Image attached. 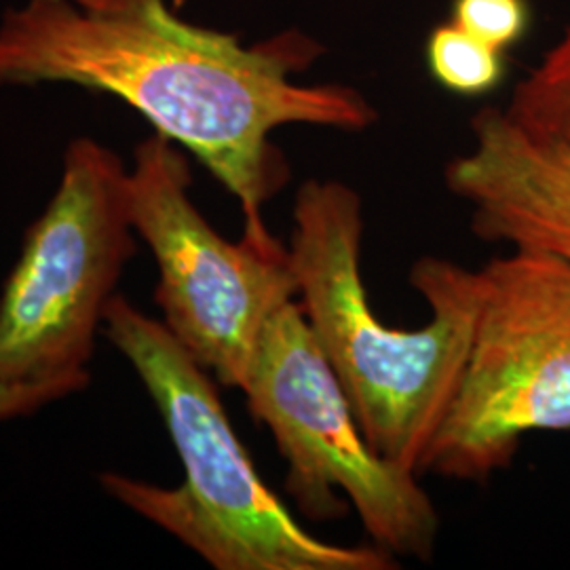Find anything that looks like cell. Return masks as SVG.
Instances as JSON below:
<instances>
[{
  "label": "cell",
  "instance_id": "6da1fadb",
  "mask_svg": "<svg viewBox=\"0 0 570 570\" xmlns=\"http://www.w3.org/2000/svg\"><path fill=\"white\" fill-rule=\"evenodd\" d=\"M315 53L298 37L245 47L165 0H26L0 21V87L63 82L119 98L239 202L244 233L273 239L263 207L285 178L273 131H364L379 119L353 87L292 79Z\"/></svg>",
  "mask_w": 570,
  "mask_h": 570
},
{
  "label": "cell",
  "instance_id": "7a4b0ae2",
  "mask_svg": "<svg viewBox=\"0 0 570 570\" xmlns=\"http://www.w3.org/2000/svg\"><path fill=\"white\" fill-rule=\"evenodd\" d=\"M362 239L357 190L338 180L301 186L287 252L306 324L370 446L421 473L468 370L482 277L449 258H419L410 284L431 306V322L397 330L367 301Z\"/></svg>",
  "mask_w": 570,
  "mask_h": 570
},
{
  "label": "cell",
  "instance_id": "3957f363",
  "mask_svg": "<svg viewBox=\"0 0 570 570\" xmlns=\"http://www.w3.org/2000/svg\"><path fill=\"white\" fill-rule=\"evenodd\" d=\"M104 334L136 370L184 468L174 489L100 473L106 494L167 530L218 570H391L376 546L313 537L266 487L228 421L214 381L176 336L115 294Z\"/></svg>",
  "mask_w": 570,
  "mask_h": 570
},
{
  "label": "cell",
  "instance_id": "277c9868",
  "mask_svg": "<svg viewBox=\"0 0 570 570\" xmlns=\"http://www.w3.org/2000/svg\"><path fill=\"white\" fill-rule=\"evenodd\" d=\"M129 169L77 138L0 296V381L87 379L104 313L136 254Z\"/></svg>",
  "mask_w": 570,
  "mask_h": 570
},
{
  "label": "cell",
  "instance_id": "5b68a950",
  "mask_svg": "<svg viewBox=\"0 0 570 570\" xmlns=\"http://www.w3.org/2000/svg\"><path fill=\"white\" fill-rule=\"evenodd\" d=\"M242 391L284 454L285 489L306 515H341L338 489L376 548L431 560L440 532L433 501L416 471L370 446L298 303H285L266 324Z\"/></svg>",
  "mask_w": 570,
  "mask_h": 570
},
{
  "label": "cell",
  "instance_id": "8992f818",
  "mask_svg": "<svg viewBox=\"0 0 570 570\" xmlns=\"http://www.w3.org/2000/svg\"><path fill=\"white\" fill-rule=\"evenodd\" d=\"M480 277L468 370L421 468L463 482L510 468L527 433L570 429V263L511 249Z\"/></svg>",
  "mask_w": 570,
  "mask_h": 570
},
{
  "label": "cell",
  "instance_id": "52a82bcc",
  "mask_svg": "<svg viewBox=\"0 0 570 570\" xmlns=\"http://www.w3.org/2000/svg\"><path fill=\"white\" fill-rule=\"evenodd\" d=\"M190 186L178 144L157 131L138 144L131 220L159 266L155 301L164 326L223 385L242 389L266 324L298 292L296 277L279 239H225L197 209Z\"/></svg>",
  "mask_w": 570,
  "mask_h": 570
},
{
  "label": "cell",
  "instance_id": "ba28073f",
  "mask_svg": "<svg viewBox=\"0 0 570 570\" xmlns=\"http://www.w3.org/2000/svg\"><path fill=\"white\" fill-rule=\"evenodd\" d=\"M471 144L446 167V186L469 205L473 235L487 244L546 252L570 263V150L482 108Z\"/></svg>",
  "mask_w": 570,
  "mask_h": 570
},
{
  "label": "cell",
  "instance_id": "9c48e42d",
  "mask_svg": "<svg viewBox=\"0 0 570 570\" xmlns=\"http://www.w3.org/2000/svg\"><path fill=\"white\" fill-rule=\"evenodd\" d=\"M508 115L570 150V26L515 85Z\"/></svg>",
  "mask_w": 570,
  "mask_h": 570
},
{
  "label": "cell",
  "instance_id": "30bf717a",
  "mask_svg": "<svg viewBox=\"0 0 570 570\" xmlns=\"http://www.w3.org/2000/svg\"><path fill=\"white\" fill-rule=\"evenodd\" d=\"M425 60L435 81L452 94L468 98L490 94L505 77L503 53L452 20L429 32Z\"/></svg>",
  "mask_w": 570,
  "mask_h": 570
},
{
  "label": "cell",
  "instance_id": "8fae6325",
  "mask_svg": "<svg viewBox=\"0 0 570 570\" xmlns=\"http://www.w3.org/2000/svg\"><path fill=\"white\" fill-rule=\"evenodd\" d=\"M450 18L475 39L505 53L529 32L530 4L529 0H454Z\"/></svg>",
  "mask_w": 570,
  "mask_h": 570
},
{
  "label": "cell",
  "instance_id": "7c38bea8",
  "mask_svg": "<svg viewBox=\"0 0 570 570\" xmlns=\"http://www.w3.org/2000/svg\"><path fill=\"white\" fill-rule=\"evenodd\" d=\"M89 379H61L47 383H2L0 381V423L18 416H28L68 395L81 393Z\"/></svg>",
  "mask_w": 570,
  "mask_h": 570
}]
</instances>
